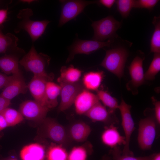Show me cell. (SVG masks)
<instances>
[{"mask_svg": "<svg viewBox=\"0 0 160 160\" xmlns=\"http://www.w3.org/2000/svg\"><path fill=\"white\" fill-rule=\"evenodd\" d=\"M68 154L65 149L60 145H52L47 152V160H67Z\"/></svg>", "mask_w": 160, "mask_h": 160, "instance_id": "obj_28", "label": "cell"}, {"mask_svg": "<svg viewBox=\"0 0 160 160\" xmlns=\"http://www.w3.org/2000/svg\"><path fill=\"white\" fill-rule=\"evenodd\" d=\"M60 85L52 82H47L44 96L45 105L48 108H53L58 105L57 97L60 94Z\"/></svg>", "mask_w": 160, "mask_h": 160, "instance_id": "obj_22", "label": "cell"}, {"mask_svg": "<svg viewBox=\"0 0 160 160\" xmlns=\"http://www.w3.org/2000/svg\"><path fill=\"white\" fill-rule=\"evenodd\" d=\"M91 132V129L88 124L82 121L73 124L70 127L69 135L73 140L79 142L85 141Z\"/></svg>", "mask_w": 160, "mask_h": 160, "instance_id": "obj_20", "label": "cell"}, {"mask_svg": "<svg viewBox=\"0 0 160 160\" xmlns=\"http://www.w3.org/2000/svg\"><path fill=\"white\" fill-rule=\"evenodd\" d=\"M3 26L0 27V54H6L18 50V39L17 37L11 33L4 34L2 32Z\"/></svg>", "mask_w": 160, "mask_h": 160, "instance_id": "obj_21", "label": "cell"}, {"mask_svg": "<svg viewBox=\"0 0 160 160\" xmlns=\"http://www.w3.org/2000/svg\"><path fill=\"white\" fill-rule=\"evenodd\" d=\"M28 89L27 85L20 72L11 76L9 80L0 95L11 101L20 94H25Z\"/></svg>", "mask_w": 160, "mask_h": 160, "instance_id": "obj_12", "label": "cell"}, {"mask_svg": "<svg viewBox=\"0 0 160 160\" xmlns=\"http://www.w3.org/2000/svg\"><path fill=\"white\" fill-rule=\"evenodd\" d=\"M50 60L49 57L42 53H38L33 45L29 51L19 61V63L27 71L32 73L34 76L40 77L48 81H51L53 76L47 73L45 68Z\"/></svg>", "mask_w": 160, "mask_h": 160, "instance_id": "obj_1", "label": "cell"}, {"mask_svg": "<svg viewBox=\"0 0 160 160\" xmlns=\"http://www.w3.org/2000/svg\"><path fill=\"white\" fill-rule=\"evenodd\" d=\"M22 160H44L45 151L41 144L33 143L25 145L20 152Z\"/></svg>", "mask_w": 160, "mask_h": 160, "instance_id": "obj_18", "label": "cell"}, {"mask_svg": "<svg viewBox=\"0 0 160 160\" xmlns=\"http://www.w3.org/2000/svg\"><path fill=\"white\" fill-rule=\"evenodd\" d=\"M40 124V134L59 145H62L67 143L68 136L65 128L55 119L46 118Z\"/></svg>", "mask_w": 160, "mask_h": 160, "instance_id": "obj_5", "label": "cell"}, {"mask_svg": "<svg viewBox=\"0 0 160 160\" xmlns=\"http://www.w3.org/2000/svg\"><path fill=\"white\" fill-rule=\"evenodd\" d=\"M154 106L155 115L156 120L158 124L160 123V102L154 97L152 98Z\"/></svg>", "mask_w": 160, "mask_h": 160, "instance_id": "obj_34", "label": "cell"}, {"mask_svg": "<svg viewBox=\"0 0 160 160\" xmlns=\"http://www.w3.org/2000/svg\"><path fill=\"white\" fill-rule=\"evenodd\" d=\"M48 81L43 78L33 76L27 85L28 89L34 100L45 106L44 96Z\"/></svg>", "mask_w": 160, "mask_h": 160, "instance_id": "obj_17", "label": "cell"}, {"mask_svg": "<svg viewBox=\"0 0 160 160\" xmlns=\"http://www.w3.org/2000/svg\"><path fill=\"white\" fill-rule=\"evenodd\" d=\"M116 1L115 0H100L98 1V4L110 9L115 3Z\"/></svg>", "mask_w": 160, "mask_h": 160, "instance_id": "obj_38", "label": "cell"}, {"mask_svg": "<svg viewBox=\"0 0 160 160\" xmlns=\"http://www.w3.org/2000/svg\"><path fill=\"white\" fill-rule=\"evenodd\" d=\"M49 110L34 100H28L21 103L19 111L26 119L40 123L46 118Z\"/></svg>", "mask_w": 160, "mask_h": 160, "instance_id": "obj_10", "label": "cell"}, {"mask_svg": "<svg viewBox=\"0 0 160 160\" xmlns=\"http://www.w3.org/2000/svg\"><path fill=\"white\" fill-rule=\"evenodd\" d=\"M8 8L0 9V27L7 18Z\"/></svg>", "mask_w": 160, "mask_h": 160, "instance_id": "obj_37", "label": "cell"}, {"mask_svg": "<svg viewBox=\"0 0 160 160\" xmlns=\"http://www.w3.org/2000/svg\"><path fill=\"white\" fill-rule=\"evenodd\" d=\"M135 2L134 0H116L117 10L122 18H126L129 16L132 9L134 7Z\"/></svg>", "mask_w": 160, "mask_h": 160, "instance_id": "obj_31", "label": "cell"}, {"mask_svg": "<svg viewBox=\"0 0 160 160\" xmlns=\"http://www.w3.org/2000/svg\"><path fill=\"white\" fill-rule=\"evenodd\" d=\"M110 153L114 160H150L154 155L153 153L147 156L135 157L133 154H123L118 146L113 148Z\"/></svg>", "mask_w": 160, "mask_h": 160, "instance_id": "obj_30", "label": "cell"}, {"mask_svg": "<svg viewBox=\"0 0 160 160\" xmlns=\"http://www.w3.org/2000/svg\"><path fill=\"white\" fill-rule=\"evenodd\" d=\"M61 4V12L58 26L62 27L68 21L75 19L82 12L88 5L98 4V1L82 0H59Z\"/></svg>", "mask_w": 160, "mask_h": 160, "instance_id": "obj_7", "label": "cell"}, {"mask_svg": "<svg viewBox=\"0 0 160 160\" xmlns=\"http://www.w3.org/2000/svg\"><path fill=\"white\" fill-rule=\"evenodd\" d=\"M104 76L103 72L102 71L89 72L83 76L82 84L87 89L97 91L98 90Z\"/></svg>", "mask_w": 160, "mask_h": 160, "instance_id": "obj_23", "label": "cell"}, {"mask_svg": "<svg viewBox=\"0 0 160 160\" xmlns=\"http://www.w3.org/2000/svg\"><path fill=\"white\" fill-rule=\"evenodd\" d=\"M144 59L137 56L133 59L128 67L131 80L128 83L127 87L137 88L143 84L145 81L143 62Z\"/></svg>", "mask_w": 160, "mask_h": 160, "instance_id": "obj_14", "label": "cell"}, {"mask_svg": "<svg viewBox=\"0 0 160 160\" xmlns=\"http://www.w3.org/2000/svg\"><path fill=\"white\" fill-rule=\"evenodd\" d=\"M61 101L58 108L59 111H64L70 108L74 103L79 93L84 89L81 82L73 83H60Z\"/></svg>", "mask_w": 160, "mask_h": 160, "instance_id": "obj_11", "label": "cell"}, {"mask_svg": "<svg viewBox=\"0 0 160 160\" xmlns=\"http://www.w3.org/2000/svg\"><path fill=\"white\" fill-rule=\"evenodd\" d=\"M159 1L158 0H135L134 8L146 9L151 11Z\"/></svg>", "mask_w": 160, "mask_h": 160, "instance_id": "obj_33", "label": "cell"}, {"mask_svg": "<svg viewBox=\"0 0 160 160\" xmlns=\"http://www.w3.org/2000/svg\"><path fill=\"white\" fill-rule=\"evenodd\" d=\"M131 107L130 105L127 104L122 99L118 107L121 117L122 126L125 134V143L122 153L126 154H133L129 148L131 135L135 129L131 113Z\"/></svg>", "mask_w": 160, "mask_h": 160, "instance_id": "obj_9", "label": "cell"}, {"mask_svg": "<svg viewBox=\"0 0 160 160\" xmlns=\"http://www.w3.org/2000/svg\"><path fill=\"white\" fill-rule=\"evenodd\" d=\"M96 91V95L99 100L109 109L108 111L110 112L114 113L115 110L118 109L119 106L116 99L106 91L98 90Z\"/></svg>", "mask_w": 160, "mask_h": 160, "instance_id": "obj_26", "label": "cell"}, {"mask_svg": "<svg viewBox=\"0 0 160 160\" xmlns=\"http://www.w3.org/2000/svg\"><path fill=\"white\" fill-rule=\"evenodd\" d=\"M87 153L82 146H75L68 155L67 160H87Z\"/></svg>", "mask_w": 160, "mask_h": 160, "instance_id": "obj_32", "label": "cell"}, {"mask_svg": "<svg viewBox=\"0 0 160 160\" xmlns=\"http://www.w3.org/2000/svg\"><path fill=\"white\" fill-rule=\"evenodd\" d=\"M150 160H160V153H154V155Z\"/></svg>", "mask_w": 160, "mask_h": 160, "instance_id": "obj_40", "label": "cell"}, {"mask_svg": "<svg viewBox=\"0 0 160 160\" xmlns=\"http://www.w3.org/2000/svg\"><path fill=\"white\" fill-rule=\"evenodd\" d=\"M113 42L111 39L104 42L93 40H83L77 38L68 47L69 54L66 63L71 61L76 54L89 55L105 47H110Z\"/></svg>", "mask_w": 160, "mask_h": 160, "instance_id": "obj_6", "label": "cell"}, {"mask_svg": "<svg viewBox=\"0 0 160 160\" xmlns=\"http://www.w3.org/2000/svg\"><path fill=\"white\" fill-rule=\"evenodd\" d=\"M2 160H18L17 158L15 157H10L6 158Z\"/></svg>", "mask_w": 160, "mask_h": 160, "instance_id": "obj_42", "label": "cell"}, {"mask_svg": "<svg viewBox=\"0 0 160 160\" xmlns=\"http://www.w3.org/2000/svg\"><path fill=\"white\" fill-rule=\"evenodd\" d=\"M81 75V71L73 65L68 67L63 66L61 68L60 76L57 81L59 83H76L79 81Z\"/></svg>", "mask_w": 160, "mask_h": 160, "instance_id": "obj_24", "label": "cell"}, {"mask_svg": "<svg viewBox=\"0 0 160 160\" xmlns=\"http://www.w3.org/2000/svg\"><path fill=\"white\" fill-rule=\"evenodd\" d=\"M11 76L0 73V89L4 88L9 80Z\"/></svg>", "mask_w": 160, "mask_h": 160, "instance_id": "obj_36", "label": "cell"}, {"mask_svg": "<svg viewBox=\"0 0 160 160\" xmlns=\"http://www.w3.org/2000/svg\"><path fill=\"white\" fill-rule=\"evenodd\" d=\"M160 70V53H154L150 66L144 73L145 80L151 81Z\"/></svg>", "mask_w": 160, "mask_h": 160, "instance_id": "obj_29", "label": "cell"}, {"mask_svg": "<svg viewBox=\"0 0 160 160\" xmlns=\"http://www.w3.org/2000/svg\"><path fill=\"white\" fill-rule=\"evenodd\" d=\"M128 55L127 50L123 47L109 49L106 51L105 55L100 65L120 79L124 75Z\"/></svg>", "mask_w": 160, "mask_h": 160, "instance_id": "obj_3", "label": "cell"}, {"mask_svg": "<svg viewBox=\"0 0 160 160\" xmlns=\"http://www.w3.org/2000/svg\"><path fill=\"white\" fill-rule=\"evenodd\" d=\"M154 31L150 41V52L160 53V17L155 16L152 21Z\"/></svg>", "mask_w": 160, "mask_h": 160, "instance_id": "obj_25", "label": "cell"}, {"mask_svg": "<svg viewBox=\"0 0 160 160\" xmlns=\"http://www.w3.org/2000/svg\"><path fill=\"white\" fill-rule=\"evenodd\" d=\"M156 134V124L155 119L150 116L142 119L139 124L137 142L142 150L150 149Z\"/></svg>", "mask_w": 160, "mask_h": 160, "instance_id": "obj_8", "label": "cell"}, {"mask_svg": "<svg viewBox=\"0 0 160 160\" xmlns=\"http://www.w3.org/2000/svg\"><path fill=\"white\" fill-rule=\"evenodd\" d=\"M121 22L108 16L99 20L93 22L91 25L94 33L92 40L103 41L117 36L116 32L121 27Z\"/></svg>", "mask_w": 160, "mask_h": 160, "instance_id": "obj_4", "label": "cell"}, {"mask_svg": "<svg viewBox=\"0 0 160 160\" xmlns=\"http://www.w3.org/2000/svg\"><path fill=\"white\" fill-rule=\"evenodd\" d=\"M7 127V124L1 112L0 113V132Z\"/></svg>", "mask_w": 160, "mask_h": 160, "instance_id": "obj_39", "label": "cell"}, {"mask_svg": "<svg viewBox=\"0 0 160 160\" xmlns=\"http://www.w3.org/2000/svg\"><path fill=\"white\" fill-rule=\"evenodd\" d=\"M101 140L104 144L112 148L125 143V137L121 135L113 125L105 128L102 134Z\"/></svg>", "mask_w": 160, "mask_h": 160, "instance_id": "obj_19", "label": "cell"}, {"mask_svg": "<svg viewBox=\"0 0 160 160\" xmlns=\"http://www.w3.org/2000/svg\"><path fill=\"white\" fill-rule=\"evenodd\" d=\"M11 104V101L9 100L0 95V113Z\"/></svg>", "mask_w": 160, "mask_h": 160, "instance_id": "obj_35", "label": "cell"}, {"mask_svg": "<svg viewBox=\"0 0 160 160\" xmlns=\"http://www.w3.org/2000/svg\"><path fill=\"white\" fill-rule=\"evenodd\" d=\"M8 127L13 126L23 121L24 117L19 111L7 107L2 112Z\"/></svg>", "mask_w": 160, "mask_h": 160, "instance_id": "obj_27", "label": "cell"}, {"mask_svg": "<svg viewBox=\"0 0 160 160\" xmlns=\"http://www.w3.org/2000/svg\"><path fill=\"white\" fill-rule=\"evenodd\" d=\"M103 160H110V158L109 157L105 156L103 158Z\"/></svg>", "mask_w": 160, "mask_h": 160, "instance_id": "obj_43", "label": "cell"}, {"mask_svg": "<svg viewBox=\"0 0 160 160\" xmlns=\"http://www.w3.org/2000/svg\"><path fill=\"white\" fill-rule=\"evenodd\" d=\"M99 101L97 95L84 89L78 95L74 101L76 112L78 114L84 115Z\"/></svg>", "mask_w": 160, "mask_h": 160, "instance_id": "obj_13", "label": "cell"}, {"mask_svg": "<svg viewBox=\"0 0 160 160\" xmlns=\"http://www.w3.org/2000/svg\"><path fill=\"white\" fill-rule=\"evenodd\" d=\"M22 49L20 48L11 53L0 57V69L4 74L13 75L21 72L19 68V56L15 53Z\"/></svg>", "mask_w": 160, "mask_h": 160, "instance_id": "obj_16", "label": "cell"}, {"mask_svg": "<svg viewBox=\"0 0 160 160\" xmlns=\"http://www.w3.org/2000/svg\"><path fill=\"white\" fill-rule=\"evenodd\" d=\"M93 121H100L113 125L117 121L114 113L108 111L105 106L98 102L84 114Z\"/></svg>", "mask_w": 160, "mask_h": 160, "instance_id": "obj_15", "label": "cell"}, {"mask_svg": "<svg viewBox=\"0 0 160 160\" xmlns=\"http://www.w3.org/2000/svg\"><path fill=\"white\" fill-rule=\"evenodd\" d=\"M35 0H20V1L24 3H26L27 4H30L34 1H35Z\"/></svg>", "mask_w": 160, "mask_h": 160, "instance_id": "obj_41", "label": "cell"}, {"mask_svg": "<svg viewBox=\"0 0 160 160\" xmlns=\"http://www.w3.org/2000/svg\"><path fill=\"white\" fill-rule=\"evenodd\" d=\"M32 10L29 8L20 10L17 18L20 20L14 30L16 33H18L22 30L26 31L33 42L37 40L44 33L50 21L44 20L41 21L33 20L30 19L33 15Z\"/></svg>", "mask_w": 160, "mask_h": 160, "instance_id": "obj_2", "label": "cell"}]
</instances>
